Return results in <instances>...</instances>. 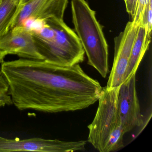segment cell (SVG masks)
<instances>
[{
	"mask_svg": "<svg viewBox=\"0 0 152 152\" xmlns=\"http://www.w3.org/2000/svg\"><path fill=\"white\" fill-rule=\"evenodd\" d=\"M138 26L133 22L127 23L124 30L114 39V58L106 88L111 90L123 83Z\"/></svg>",
	"mask_w": 152,
	"mask_h": 152,
	"instance_id": "6",
	"label": "cell"
},
{
	"mask_svg": "<svg viewBox=\"0 0 152 152\" xmlns=\"http://www.w3.org/2000/svg\"><path fill=\"white\" fill-rule=\"evenodd\" d=\"M120 87L103 88L96 113L88 126V141L100 152L117 151L124 147V131L117 107Z\"/></svg>",
	"mask_w": 152,
	"mask_h": 152,
	"instance_id": "4",
	"label": "cell"
},
{
	"mask_svg": "<svg viewBox=\"0 0 152 152\" xmlns=\"http://www.w3.org/2000/svg\"><path fill=\"white\" fill-rule=\"evenodd\" d=\"M30 1V0H22V3H23V5H25Z\"/></svg>",
	"mask_w": 152,
	"mask_h": 152,
	"instance_id": "15",
	"label": "cell"
},
{
	"mask_svg": "<svg viewBox=\"0 0 152 152\" xmlns=\"http://www.w3.org/2000/svg\"><path fill=\"white\" fill-rule=\"evenodd\" d=\"M124 1L126 11L133 18L136 12L138 0H124Z\"/></svg>",
	"mask_w": 152,
	"mask_h": 152,
	"instance_id": "14",
	"label": "cell"
},
{
	"mask_svg": "<svg viewBox=\"0 0 152 152\" xmlns=\"http://www.w3.org/2000/svg\"><path fill=\"white\" fill-rule=\"evenodd\" d=\"M30 31L44 60L64 66L84 60L85 52L78 36L64 20L48 18L39 28Z\"/></svg>",
	"mask_w": 152,
	"mask_h": 152,
	"instance_id": "2",
	"label": "cell"
},
{
	"mask_svg": "<svg viewBox=\"0 0 152 152\" xmlns=\"http://www.w3.org/2000/svg\"><path fill=\"white\" fill-rule=\"evenodd\" d=\"M151 35L145 26L143 25L138 26L123 82L136 75L140 64L149 48Z\"/></svg>",
	"mask_w": 152,
	"mask_h": 152,
	"instance_id": "10",
	"label": "cell"
},
{
	"mask_svg": "<svg viewBox=\"0 0 152 152\" xmlns=\"http://www.w3.org/2000/svg\"><path fill=\"white\" fill-rule=\"evenodd\" d=\"M75 31L88 58V64L103 78L109 73L108 45L96 12L85 0H71Z\"/></svg>",
	"mask_w": 152,
	"mask_h": 152,
	"instance_id": "3",
	"label": "cell"
},
{
	"mask_svg": "<svg viewBox=\"0 0 152 152\" xmlns=\"http://www.w3.org/2000/svg\"><path fill=\"white\" fill-rule=\"evenodd\" d=\"M12 104L20 111L58 113L82 110L98 101L103 88L79 64L59 65L46 60L4 61L1 71Z\"/></svg>",
	"mask_w": 152,
	"mask_h": 152,
	"instance_id": "1",
	"label": "cell"
},
{
	"mask_svg": "<svg viewBox=\"0 0 152 152\" xmlns=\"http://www.w3.org/2000/svg\"><path fill=\"white\" fill-rule=\"evenodd\" d=\"M117 107L124 133L143 124V116L136 90V75L120 86Z\"/></svg>",
	"mask_w": 152,
	"mask_h": 152,
	"instance_id": "8",
	"label": "cell"
},
{
	"mask_svg": "<svg viewBox=\"0 0 152 152\" xmlns=\"http://www.w3.org/2000/svg\"><path fill=\"white\" fill-rule=\"evenodd\" d=\"M23 6L22 0H0V39L13 28Z\"/></svg>",
	"mask_w": 152,
	"mask_h": 152,
	"instance_id": "11",
	"label": "cell"
},
{
	"mask_svg": "<svg viewBox=\"0 0 152 152\" xmlns=\"http://www.w3.org/2000/svg\"><path fill=\"white\" fill-rule=\"evenodd\" d=\"M68 3V0H30L24 5L13 27L23 26L29 21L50 18L64 20Z\"/></svg>",
	"mask_w": 152,
	"mask_h": 152,
	"instance_id": "9",
	"label": "cell"
},
{
	"mask_svg": "<svg viewBox=\"0 0 152 152\" xmlns=\"http://www.w3.org/2000/svg\"><path fill=\"white\" fill-rule=\"evenodd\" d=\"M12 104L9 86L5 77L0 72V108Z\"/></svg>",
	"mask_w": 152,
	"mask_h": 152,
	"instance_id": "12",
	"label": "cell"
},
{
	"mask_svg": "<svg viewBox=\"0 0 152 152\" xmlns=\"http://www.w3.org/2000/svg\"><path fill=\"white\" fill-rule=\"evenodd\" d=\"M15 55L21 58L44 60L34 43L30 30L16 26L0 39V64L8 55Z\"/></svg>",
	"mask_w": 152,
	"mask_h": 152,
	"instance_id": "7",
	"label": "cell"
},
{
	"mask_svg": "<svg viewBox=\"0 0 152 152\" xmlns=\"http://www.w3.org/2000/svg\"><path fill=\"white\" fill-rule=\"evenodd\" d=\"M149 0H138L137 9L132 22L139 26L142 23L143 16Z\"/></svg>",
	"mask_w": 152,
	"mask_h": 152,
	"instance_id": "13",
	"label": "cell"
},
{
	"mask_svg": "<svg viewBox=\"0 0 152 152\" xmlns=\"http://www.w3.org/2000/svg\"><path fill=\"white\" fill-rule=\"evenodd\" d=\"M86 143V140L66 141L39 137L20 140L0 136V152H73L85 150Z\"/></svg>",
	"mask_w": 152,
	"mask_h": 152,
	"instance_id": "5",
	"label": "cell"
}]
</instances>
